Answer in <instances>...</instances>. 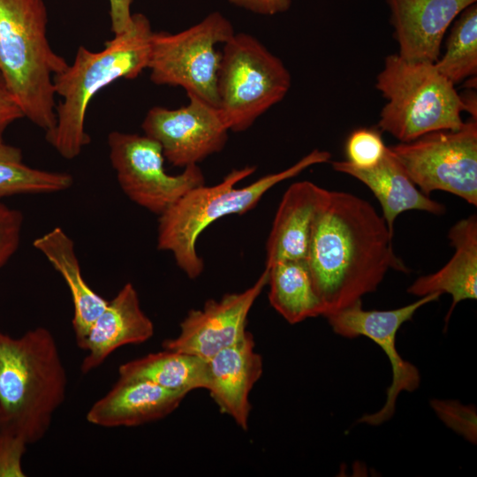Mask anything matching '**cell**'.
I'll return each mask as SVG.
<instances>
[{"mask_svg": "<svg viewBox=\"0 0 477 477\" xmlns=\"http://www.w3.org/2000/svg\"><path fill=\"white\" fill-rule=\"evenodd\" d=\"M235 34L231 21L213 11L197 24L175 34L154 32L148 69L156 85L180 87L218 108L217 74L223 44Z\"/></svg>", "mask_w": 477, "mask_h": 477, "instance_id": "ba28073f", "label": "cell"}, {"mask_svg": "<svg viewBox=\"0 0 477 477\" xmlns=\"http://www.w3.org/2000/svg\"><path fill=\"white\" fill-rule=\"evenodd\" d=\"M441 295L440 292L429 293L411 304L390 310H365L360 299L325 317L333 331L339 336L347 338L363 336L371 339L383 350L391 365L392 380L383 406L375 413L360 417L359 423L377 426L389 420L395 413L400 392H412L418 389L420 372L400 356L396 337L400 327L412 320L419 308L436 301Z\"/></svg>", "mask_w": 477, "mask_h": 477, "instance_id": "8fae6325", "label": "cell"}, {"mask_svg": "<svg viewBox=\"0 0 477 477\" xmlns=\"http://www.w3.org/2000/svg\"><path fill=\"white\" fill-rule=\"evenodd\" d=\"M111 31L118 34L125 31L132 21V0H109Z\"/></svg>", "mask_w": 477, "mask_h": 477, "instance_id": "1f68e13d", "label": "cell"}, {"mask_svg": "<svg viewBox=\"0 0 477 477\" xmlns=\"http://www.w3.org/2000/svg\"><path fill=\"white\" fill-rule=\"evenodd\" d=\"M186 396L148 380L119 376L113 387L91 405L86 419L102 428L140 426L168 416Z\"/></svg>", "mask_w": 477, "mask_h": 477, "instance_id": "2e32d148", "label": "cell"}, {"mask_svg": "<svg viewBox=\"0 0 477 477\" xmlns=\"http://www.w3.org/2000/svg\"><path fill=\"white\" fill-rule=\"evenodd\" d=\"M393 234L366 200L327 191L318 209L307 263L323 315L375 292L390 269L408 272L392 247Z\"/></svg>", "mask_w": 477, "mask_h": 477, "instance_id": "6da1fadb", "label": "cell"}, {"mask_svg": "<svg viewBox=\"0 0 477 477\" xmlns=\"http://www.w3.org/2000/svg\"><path fill=\"white\" fill-rule=\"evenodd\" d=\"M229 3L237 7L249 11L251 12L273 16L288 11L292 4V0H228Z\"/></svg>", "mask_w": 477, "mask_h": 477, "instance_id": "4dcf8cb0", "label": "cell"}, {"mask_svg": "<svg viewBox=\"0 0 477 477\" xmlns=\"http://www.w3.org/2000/svg\"><path fill=\"white\" fill-rule=\"evenodd\" d=\"M222 45L218 110L228 130L241 132L285 97L292 78L283 61L249 34L235 32Z\"/></svg>", "mask_w": 477, "mask_h": 477, "instance_id": "52a82bcc", "label": "cell"}, {"mask_svg": "<svg viewBox=\"0 0 477 477\" xmlns=\"http://www.w3.org/2000/svg\"><path fill=\"white\" fill-rule=\"evenodd\" d=\"M110 160L119 186L134 203L162 215L191 190L205 185L200 167L189 165L178 175L164 170L162 147L147 135L111 132Z\"/></svg>", "mask_w": 477, "mask_h": 477, "instance_id": "30bf717a", "label": "cell"}, {"mask_svg": "<svg viewBox=\"0 0 477 477\" xmlns=\"http://www.w3.org/2000/svg\"><path fill=\"white\" fill-rule=\"evenodd\" d=\"M22 223L19 210L0 204V269L19 247Z\"/></svg>", "mask_w": 477, "mask_h": 477, "instance_id": "f1b7e54d", "label": "cell"}, {"mask_svg": "<svg viewBox=\"0 0 477 477\" xmlns=\"http://www.w3.org/2000/svg\"><path fill=\"white\" fill-rule=\"evenodd\" d=\"M154 331V323L143 312L135 287L126 283L77 344L87 352L80 371L87 374L96 369L118 348L144 343Z\"/></svg>", "mask_w": 477, "mask_h": 477, "instance_id": "9a60e30c", "label": "cell"}, {"mask_svg": "<svg viewBox=\"0 0 477 477\" xmlns=\"http://www.w3.org/2000/svg\"><path fill=\"white\" fill-rule=\"evenodd\" d=\"M388 148L424 194L443 191L477 205L476 119Z\"/></svg>", "mask_w": 477, "mask_h": 477, "instance_id": "9c48e42d", "label": "cell"}, {"mask_svg": "<svg viewBox=\"0 0 477 477\" xmlns=\"http://www.w3.org/2000/svg\"><path fill=\"white\" fill-rule=\"evenodd\" d=\"M208 364L210 397L221 413L246 430L249 394L262 374V359L254 349L253 335L247 331L240 341L208 359Z\"/></svg>", "mask_w": 477, "mask_h": 477, "instance_id": "e0dca14e", "label": "cell"}, {"mask_svg": "<svg viewBox=\"0 0 477 477\" xmlns=\"http://www.w3.org/2000/svg\"><path fill=\"white\" fill-rule=\"evenodd\" d=\"M122 364L121 377L148 380L166 390L188 394L208 385V360L163 349Z\"/></svg>", "mask_w": 477, "mask_h": 477, "instance_id": "603a6c76", "label": "cell"}, {"mask_svg": "<svg viewBox=\"0 0 477 477\" xmlns=\"http://www.w3.org/2000/svg\"><path fill=\"white\" fill-rule=\"evenodd\" d=\"M27 443L19 435L0 428V477H25L22 458Z\"/></svg>", "mask_w": 477, "mask_h": 477, "instance_id": "83f0119b", "label": "cell"}, {"mask_svg": "<svg viewBox=\"0 0 477 477\" xmlns=\"http://www.w3.org/2000/svg\"><path fill=\"white\" fill-rule=\"evenodd\" d=\"M152 34L147 16L134 13L129 27L114 34L102 50L80 46L73 63L54 76L55 94L62 100L46 140L62 157L72 160L89 144L85 118L94 96L117 80L135 79L148 69Z\"/></svg>", "mask_w": 477, "mask_h": 477, "instance_id": "3957f363", "label": "cell"}, {"mask_svg": "<svg viewBox=\"0 0 477 477\" xmlns=\"http://www.w3.org/2000/svg\"><path fill=\"white\" fill-rule=\"evenodd\" d=\"M387 150L380 132L360 128L353 131L345 142L347 162L356 168L367 169L376 165Z\"/></svg>", "mask_w": 477, "mask_h": 477, "instance_id": "484cf974", "label": "cell"}, {"mask_svg": "<svg viewBox=\"0 0 477 477\" xmlns=\"http://www.w3.org/2000/svg\"><path fill=\"white\" fill-rule=\"evenodd\" d=\"M265 268L269 303L289 323L323 315V305L306 260H283Z\"/></svg>", "mask_w": 477, "mask_h": 477, "instance_id": "7402d4cb", "label": "cell"}, {"mask_svg": "<svg viewBox=\"0 0 477 477\" xmlns=\"http://www.w3.org/2000/svg\"><path fill=\"white\" fill-rule=\"evenodd\" d=\"M437 71L453 85L477 74V6L465 9L454 23L446 49L435 62Z\"/></svg>", "mask_w": 477, "mask_h": 477, "instance_id": "d4e9b609", "label": "cell"}, {"mask_svg": "<svg viewBox=\"0 0 477 477\" xmlns=\"http://www.w3.org/2000/svg\"><path fill=\"white\" fill-rule=\"evenodd\" d=\"M72 184L73 178L68 173L26 165L19 148L0 140V199L24 193H57L69 189Z\"/></svg>", "mask_w": 477, "mask_h": 477, "instance_id": "cb8c5ba5", "label": "cell"}, {"mask_svg": "<svg viewBox=\"0 0 477 477\" xmlns=\"http://www.w3.org/2000/svg\"><path fill=\"white\" fill-rule=\"evenodd\" d=\"M332 168L350 175L366 185L378 200L390 231L394 233V223L403 212L425 211L442 215L445 207L424 194L409 178L405 170L389 150L375 166L356 168L345 161L332 162Z\"/></svg>", "mask_w": 477, "mask_h": 477, "instance_id": "d6986e66", "label": "cell"}, {"mask_svg": "<svg viewBox=\"0 0 477 477\" xmlns=\"http://www.w3.org/2000/svg\"><path fill=\"white\" fill-rule=\"evenodd\" d=\"M21 117L22 111L0 73V140L6 128Z\"/></svg>", "mask_w": 477, "mask_h": 477, "instance_id": "f546056e", "label": "cell"}, {"mask_svg": "<svg viewBox=\"0 0 477 477\" xmlns=\"http://www.w3.org/2000/svg\"><path fill=\"white\" fill-rule=\"evenodd\" d=\"M187 97L188 104L178 109L151 108L141 125L145 135L160 144L164 158L182 168L222 151L230 132L218 108Z\"/></svg>", "mask_w": 477, "mask_h": 477, "instance_id": "7c38bea8", "label": "cell"}, {"mask_svg": "<svg viewBox=\"0 0 477 477\" xmlns=\"http://www.w3.org/2000/svg\"><path fill=\"white\" fill-rule=\"evenodd\" d=\"M431 406L442 421L467 441L476 443L477 415L473 405H463L457 401H431Z\"/></svg>", "mask_w": 477, "mask_h": 477, "instance_id": "4316f807", "label": "cell"}, {"mask_svg": "<svg viewBox=\"0 0 477 477\" xmlns=\"http://www.w3.org/2000/svg\"><path fill=\"white\" fill-rule=\"evenodd\" d=\"M327 191L307 180L287 188L266 243V266L307 259L315 216Z\"/></svg>", "mask_w": 477, "mask_h": 477, "instance_id": "ac0fdd59", "label": "cell"}, {"mask_svg": "<svg viewBox=\"0 0 477 477\" xmlns=\"http://www.w3.org/2000/svg\"><path fill=\"white\" fill-rule=\"evenodd\" d=\"M330 157L328 151L314 149L287 169L265 175L244 187L235 186L251 176L255 166L232 170L215 186L203 185L191 190L159 216L157 248L170 252L178 267L189 278L198 277L203 272L204 262L197 253L196 243L207 227L226 216L253 209L273 186L313 165L329 162Z\"/></svg>", "mask_w": 477, "mask_h": 477, "instance_id": "277c9868", "label": "cell"}, {"mask_svg": "<svg viewBox=\"0 0 477 477\" xmlns=\"http://www.w3.org/2000/svg\"><path fill=\"white\" fill-rule=\"evenodd\" d=\"M265 268L254 284L241 292L228 293L219 300L208 299L202 308L188 311L179 333L166 339L163 348L210 359L240 341L246 334L248 314L268 284Z\"/></svg>", "mask_w": 477, "mask_h": 477, "instance_id": "4fadbf2b", "label": "cell"}, {"mask_svg": "<svg viewBox=\"0 0 477 477\" xmlns=\"http://www.w3.org/2000/svg\"><path fill=\"white\" fill-rule=\"evenodd\" d=\"M33 246L47 258L68 286L73 305L72 329L78 344L106 307L108 300L85 281L74 243L62 228L56 227L37 238Z\"/></svg>", "mask_w": 477, "mask_h": 477, "instance_id": "44dd1931", "label": "cell"}, {"mask_svg": "<svg viewBox=\"0 0 477 477\" xmlns=\"http://www.w3.org/2000/svg\"><path fill=\"white\" fill-rule=\"evenodd\" d=\"M448 238L455 248L451 259L438 271L417 278L407 289L408 293L419 298L433 292L450 294L452 302L446 323L459 302L477 298L476 215L458 221Z\"/></svg>", "mask_w": 477, "mask_h": 477, "instance_id": "ffe728a7", "label": "cell"}, {"mask_svg": "<svg viewBox=\"0 0 477 477\" xmlns=\"http://www.w3.org/2000/svg\"><path fill=\"white\" fill-rule=\"evenodd\" d=\"M67 373L45 327L19 337L0 330V428L27 444L41 441L66 398Z\"/></svg>", "mask_w": 477, "mask_h": 477, "instance_id": "7a4b0ae2", "label": "cell"}, {"mask_svg": "<svg viewBox=\"0 0 477 477\" xmlns=\"http://www.w3.org/2000/svg\"><path fill=\"white\" fill-rule=\"evenodd\" d=\"M375 87L386 100L378 126L400 142L432 132L456 130L464 124L462 97L435 63L408 61L398 53L390 54L376 77Z\"/></svg>", "mask_w": 477, "mask_h": 477, "instance_id": "8992f818", "label": "cell"}, {"mask_svg": "<svg viewBox=\"0 0 477 477\" xmlns=\"http://www.w3.org/2000/svg\"><path fill=\"white\" fill-rule=\"evenodd\" d=\"M477 0H388L398 55L435 63L452 21Z\"/></svg>", "mask_w": 477, "mask_h": 477, "instance_id": "5bb4252c", "label": "cell"}, {"mask_svg": "<svg viewBox=\"0 0 477 477\" xmlns=\"http://www.w3.org/2000/svg\"><path fill=\"white\" fill-rule=\"evenodd\" d=\"M43 0H0V73L24 117L45 131L56 125L54 76L68 63L51 48Z\"/></svg>", "mask_w": 477, "mask_h": 477, "instance_id": "5b68a950", "label": "cell"}]
</instances>
